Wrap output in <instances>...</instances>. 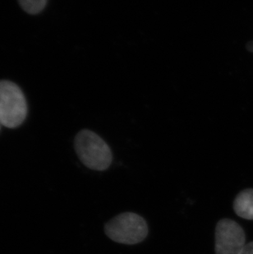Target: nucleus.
Listing matches in <instances>:
<instances>
[{
  "label": "nucleus",
  "mask_w": 253,
  "mask_h": 254,
  "mask_svg": "<svg viewBox=\"0 0 253 254\" xmlns=\"http://www.w3.org/2000/svg\"><path fill=\"white\" fill-rule=\"evenodd\" d=\"M240 254H253V242L247 244Z\"/></svg>",
  "instance_id": "7"
},
{
  "label": "nucleus",
  "mask_w": 253,
  "mask_h": 254,
  "mask_svg": "<svg viewBox=\"0 0 253 254\" xmlns=\"http://www.w3.org/2000/svg\"><path fill=\"white\" fill-rule=\"evenodd\" d=\"M74 148L81 163L91 170L103 171L112 164L113 154L110 146L91 130H81L76 135Z\"/></svg>",
  "instance_id": "1"
},
{
  "label": "nucleus",
  "mask_w": 253,
  "mask_h": 254,
  "mask_svg": "<svg viewBox=\"0 0 253 254\" xmlns=\"http://www.w3.org/2000/svg\"><path fill=\"white\" fill-rule=\"evenodd\" d=\"M27 102L18 85L0 80V122L7 128H17L27 117Z\"/></svg>",
  "instance_id": "2"
},
{
  "label": "nucleus",
  "mask_w": 253,
  "mask_h": 254,
  "mask_svg": "<svg viewBox=\"0 0 253 254\" xmlns=\"http://www.w3.org/2000/svg\"><path fill=\"white\" fill-rule=\"evenodd\" d=\"M2 124H1V122H0V131H1V127H2Z\"/></svg>",
  "instance_id": "8"
},
{
  "label": "nucleus",
  "mask_w": 253,
  "mask_h": 254,
  "mask_svg": "<svg viewBox=\"0 0 253 254\" xmlns=\"http://www.w3.org/2000/svg\"><path fill=\"white\" fill-rule=\"evenodd\" d=\"M19 5L28 14L41 13L47 5L48 0H17Z\"/></svg>",
  "instance_id": "6"
},
{
  "label": "nucleus",
  "mask_w": 253,
  "mask_h": 254,
  "mask_svg": "<svg viewBox=\"0 0 253 254\" xmlns=\"http://www.w3.org/2000/svg\"><path fill=\"white\" fill-rule=\"evenodd\" d=\"M108 238L123 245H136L148 235V226L138 214L124 212L111 219L105 226Z\"/></svg>",
  "instance_id": "3"
},
{
  "label": "nucleus",
  "mask_w": 253,
  "mask_h": 254,
  "mask_svg": "<svg viewBox=\"0 0 253 254\" xmlns=\"http://www.w3.org/2000/svg\"><path fill=\"white\" fill-rule=\"evenodd\" d=\"M215 239V254H240L247 245L244 229L230 219L218 222Z\"/></svg>",
  "instance_id": "4"
},
{
  "label": "nucleus",
  "mask_w": 253,
  "mask_h": 254,
  "mask_svg": "<svg viewBox=\"0 0 253 254\" xmlns=\"http://www.w3.org/2000/svg\"><path fill=\"white\" fill-rule=\"evenodd\" d=\"M235 213L241 218L253 220V190L249 189L239 192L234 201Z\"/></svg>",
  "instance_id": "5"
}]
</instances>
